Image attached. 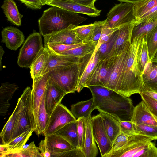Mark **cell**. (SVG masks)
Here are the masks:
<instances>
[{
    "mask_svg": "<svg viewBox=\"0 0 157 157\" xmlns=\"http://www.w3.org/2000/svg\"><path fill=\"white\" fill-rule=\"evenodd\" d=\"M31 91L30 88L27 87L18 99L15 108L17 112V120L11 141L29 129H32L33 132Z\"/></svg>",
    "mask_w": 157,
    "mask_h": 157,
    "instance_id": "obj_5",
    "label": "cell"
},
{
    "mask_svg": "<svg viewBox=\"0 0 157 157\" xmlns=\"http://www.w3.org/2000/svg\"><path fill=\"white\" fill-rule=\"evenodd\" d=\"M96 23L95 21L90 24L77 26L73 29L83 43H86L92 42Z\"/></svg>",
    "mask_w": 157,
    "mask_h": 157,
    "instance_id": "obj_36",
    "label": "cell"
},
{
    "mask_svg": "<svg viewBox=\"0 0 157 157\" xmlns=\"http://www.w3.org/2000/svg\"><path fill=\"white\" fill-rule=\"evenodd\" d=\"M42 6L48 5L50 3L54 0H40Z\"/></svg>",
    "mask_w": 157,
    "mask_h": 157,
    "instance_id": "obj_57",
    "label": "cell"
},
{
    "mask_svg": "<svg viewBox=\"0 0 157 157\" xmlns=\"http://www.w3.org/2000/svg\"><path fill=\"white\" fill-rule=\"evenodd\" d=\"M121 2H129L132 3L134 4L143 2L147 0H117Z\"/></svg>",
    "mask_w": 157,
    "mask_h": 157,
    "instance_id": "obj_55",
    "label": "cell"
},
{
    "mask_svg": "<svg viewBox=\"0 0 157 157\" xmlns=\"http://www.w3.org/2000/svg\"><path fill=\"white\" fill-rule=\"evenodd\" d=\"M49 51V58L41 76L55 69L67 67L79 63L84 57L62 55L55 54L50 50Z\"/></svg>",
    "mask_w": 157,
    "mask_h": 157,
    "instance_id": "obj_15",
    "label": "cell"
},
{
    "mask_svg": "<svg viewBox=\"0 0 157 157\" xmlns=\"http://www.w3.org/2000/svg\"><path fill=\"white\" fill-rule=\"evenodd\" d=\"M157 25V20L136 24L132 32L131 40L139 37L144 39L148 33Z\"/></svg>",
    "mask_w": 157,
    "mask_h": 157,
    "instance_id": "obj_34",
    "label": "cell"
},
{
    "mask_svg": "<svg viewBox=\"0 0 157 157\" xmlns=\"http://www.w3.org/2000/svg\"><path fill=\"white\" fill-rule=\"evenodd\" d=\"M121 131L125 135L130 136L136 134L134 124L132 121H119Z\"/></svg>",
    "mask_w": 157,
    "mask_h": 157,
    "instance_id": "obj_48",
    "label": "cell"
},
{
    "mask_svg": "<svg viewBox=\"0 0 157 157\" xmlns=\"http://www.w3.org/2000/svg\"><path fill=\"white\" fill-rule=\"evenodd\" d=\"M76 27L71 24L65 29L45 36L44 39V45L50 43L72 45L83 43L73 29Z\"/></svg>",
    "mask_w": 157,
    "mask_h": 157,
    "instance_id": "obj_14",
    "label": "cell"
},
{
    "mask_svg": "<svg viewBox=\"0 0 157 157\" xmlns=\"http://www.w3.org/2000/svg\"><path fill=\"white\" fill-rule=\"evenodd\" d=\"M151 60L154 61H157V50Z\"/></svg>",
    "mask_w": 157,
    "mask_h": 157,
    "instance_id": "obj_58",
    "label": "cell"
},
{
    "mask_svg": "<svg viewBox=\"0 0 157 157\" xmlns=\"http://www.w3.org/2000/svg\"><path fill=\"white\" fill-rule=\"evenodd\" d=\"M91 114L83 117L86 128L85 144L83 152L85 157H96L98 152L93 134Z\"/></svg>",
    "mask_w": 157,
    "mask_h": 157,
    "instance_id": "obj_22",
    "label": "cell"
},
{
    "mask_svg": "<svg viewBox=\"0 0 157 157\" xmlns=\"http://www.w3.org/2000/svg\"><path fill=\"white\" fill-rule=\"evenodd\" d=\"M49 55V50L44 47H42L29 68L33 81L37 80L41 76Z\"/></svg>",
    "mask_w": 157,
    "mask_h": 157,
    "instance_id": "obj_23",
    "label": "cell"
},
{
    "mask_svg": "<svg viewBox=\"0 0 157 157\" xmlns=\"http://www.w3.org/2000/svg\"><path fill=\"white\" fill-rule=\"evenodd\" d=\"M136 134L148 137L152 140L157 139V126L136 125L134 124Z\"/></svg>",
    "mask_w": 157,
    "mask_h": 157,
    "instance_id": "obj_39",
    "label": "cell"
},
{
    "mask_svg": "<svg viewBox=\"0 0 157 157\" xmlns=\"http://www.w3.org/2000/svg\"><path fill=\"white\" fill-rule=\"evenodd\" d=\"M71 1L84 6L95 8L94 3L96 0H67Z\"/></svg>",
    "mask_w": 157,
    "mask_h": 157,
    "instance_id": "obj_52",
    "label": "cell"
},
{
    "mask_svg": "<svg viewBox=\"0 0 157 157\" xmlns=\"http://www.w3.org/2000/svg\"><path fill=\"white\" fill-rule=\"evenodd\" d=\"M157 20V6L146 13L136 21V24Z\"/></svg>",
    "mask_w": 157,
    "mask_h": 157,
    "instance_id": "obj_49",
    "label": "cell"
},
{
    "mask_svg": "<svg viewBox=\"0 0 157 157\" xmlns=\"http://www.w3.org/2000/svg\"><path fill=\"white\" fill-rule=\"evenodd\" d=\"M85 43H82L75 44H65L58 43H50L44 45L52 52L56 54H59L70 49L83 45Z\"/></svg>",
    "mask_w": 157,
    "mask_h": 157,
    "instance_id": "obj_41",
    "label": "cell"
},
{
    "mask_svg": "<svg viewBox=\"0 0 157 157\" xmlns=\"http://www.w3.org/2000/svg\"><path fill=\"white\" fill-rule=\"evenodd\" d=\"M91 122L95 140L99 149L101 156L104 157L110 152L112 143L107 133L100 113L92 117Z\"/></svg>",
    "mask_w": 157,
    "mask_h": 157,
    "instance_id": "obj_11",
    "label": "cell"
},
{
    "mask_svg": "<svg viewBox=\"0 0 157 157\" xmlns=\"http://www.w3.org/2000/svg\"><path fill=\"white\" fill-rule=\"evenodd\" d=\"M98 48L96 46L80 78L76 90V91L78 93L84 88L86 87L88 79L100 60L97 51Z\"/></svg>",
    "mask_w": 157,
    "mask_h": 157,
    "instance_id": "obj_28",
    "label": "cell"
},
{
    "mask_svg": "<svg viewBox=\"0 0 157 157\" xmlns=\"http://www.w3.org/2000/svg\"><path fill=\"white\" fill-rule=\"evenodd\" d=\"M119 29L114 32L109 40L102 44L98 49L100 60L105 59L109 54L117 39Z\"/></svg>",
    "mask_w": 157,
    "mask_h": 157,
    "instance_id": "obj_37",
    "label": "cell"
},
{
    "mask_svg": "<svg viewBox=\"0 0 157 157\" xmlns=\"http://www.w3.org/2000/svg\"><path fill=\"white\" fill-rule=\"evenodd\" d=\"M45 94L43 98L39 108L36 127L34 131L36 134L38 136H39L41 135L44 134L49 117L45 107Z\"/></svg>",
    "mask_w": 157,
    "mask_h": 157,
    "instance_id": "obj_32",
    "label": "cell"
},
{
    "mask_svg": "<svg viewBox=\"0 0 157 157\" xmlns=\"http://www.w3.org/2000/svg\"><path fill=\"white\" fill-rule=\"evenodd\" d=\"M87 18L58 7L52 6L44 10L38 21L40 33L44 37L65 29L70 25L76 26Z\"/></svg>",
    "mask_w": 157,
    "mask_h": 157,
    "instance_id": "obj_3",
    "label": "cell"
},
{
    "mask_svg": "<svg viewBox=\"0 0 157 157\" xmlns=\"http://www.w3.org/2000/svg\"><path fill=\"white\" fill-rule=\"evenodd\" d=\"M96 22L92 42H94L98 44L101 37L102 29L106 22V19L102 21H96Z\"/></svg>",
    "mask_w": 157,
    "mask_h": 157,
    "instance_id": "obj_50",
    "label": "cell"
},
{
    "mask_svg": "<svg viewBox=\"0 0 157 157\" xmlns=\"http://www.w3.org/2000/svg\"><path fill=\"white\" fill-rule=\"evenodd\" d=\"M136 21L124 25L119 28L117 37L107 59L117 55L125 45L131 39L132 29Z\"/></svg>",
    "mask_w": 157,
    "mask_h": 157,
    "instance_id": "obj_21",
    "label": "cell"
},
{
    "mask_svg": "<svg viewBox=\"0 0 157 157\" xmlns=\"http://www.w3.org/2000/svg\"><path fill=\"white\" fill-rule=\"evenodd\" d=\"M144 40L147 44L149 56L151 60L157 50V25L148 33Z\"/></svg>",
    "mask_w": 157,
    "mask_h": 157,
    "instance_id": "obj_38",
    "label": "cell"
},
{
    "mask_svg": "<svg viewBox=\"0 0 157 157\" xmlns=\"http://www.w3.org/2000/svg\"><path fill=\"white\" fill-rule=\"evenodd\" d=\"M1 8L8 21L18 26L21 25V19L23 16L19 12L13 0H4Z\"/></svg>",
    "mask_w": 157,
    "mask_h": 157,
    "instance_id": "obj_27",
    "label": "cell"
},
{
    "mask_svg": "<svg viewBox=\"0 0 157 157\" xmlns=\"http://www.w3.org/2000/svg\"><path fill=\"white\" fill-rule=\"evenodd\" d=\"M78 122V119L70 122L54 133L65 139L74 148H78L77 133Z\"/></svg>",
    "mask_w": 157,
    "mask_h": 157,
    "instance_id": "obj_25",
    "label": "cell"
},
{
    "mask_svg": "<svg viewBox=\"0 0 157 157\" xmlns=\"http://www.w3.org/2000/svg\"><path fill=\"white\" fill-rule=\"evenodd\" d=\"M25 4L28 7L32 9H41L42 6L40 0H18Z\"/></svg>",
    "mask_w": 157,
    "mask_h": 157,
    "instance_id": "obj_51",
    "label": "cell"
},
{
    "mask_svg": "<svg viewBox=\"0 0 157 157\" xmlns=\"http://www.w3.org/2000/svg\"><path fill=\"white\" fill-rule=\"evenodd\" d=\"M18 88L15 83H2L0 87V114L5 116L10 106L9 102Z\"/></svg>",
    "mask_w": 157,
    "mask_h": 157,
    "instance_id": "obj_24",
    "label": "cell"
},
{
    "mask_svg": "<svg viewBox=\"0 0 157 157\" xmlns=\"http://www.w3.org/2000/svg\"><path fill=\"white\" fill-rule=\"evenodd\" d=\"M108 136L113 143L121 133L119 121L113 116L108 113L100 112Z\"/></svg>",
    "mask_w": 157,
    "mask_h": 157,
    "instance_id": "obj_26",
    "label": "cell"
},
{
    "mask_svg": "<svg viewBox=\"0 0 157 157\" xmlns=\"http://www.w3.org/2000/svg\"><path fill=\"white\" fill-rule=\"evenodd\" d=\"M152 140L146 136L134 134L128 136L127 144L122 147L108 153L104 157H133L136 153L148 146Z\"/></svg>",
    "mask_w": 157,
    "mask_h": 157,
    "instance_id": "obj_9",
    "label": "cell"
},
{
    "mask_svg": "<svg viewBox=\"0 0 157 157\" xmlns=\"http://www.w3.org/2000/svg\"><path fill=\"white\" fill-rule=\"evenodd\" d=\"M144 87L146 89L157 92V75L155 78L146 86Z\"/></svg>",
    "mask_w": 157,
    "mask_h": 157,
    "instance_id": "obj_53",
    "label": "cell"
},
{
    "mask_svg": "<svg viewBox=\"0 0 157 157\" xmlns=\"http://www.w3.org/2000/svg\"><path fill=\"white\" fill-rule=\"evenodd\" d=\"M141 93L145 94L157 101V92L143 87Z\"/></svg>",
    "mask_w": 157,
    "mask_h": 157,
    "instance_id": "obj_54",
    "label": "cell"
},
{
    "mask_svg": "<svg viewBox=\"0 0 157 157\" xmlns=\"http://www.w3.org/2000/svg\"><path fill=\"white\" fill-rule=\"evenodd\" d=\"M95 109L93 98L73 104L71 107V111L76 119L87 117Z\"/></svg>",
    "mask_w": 157,
    "mask_h": 157,
    "instance_id": "obj_29",
    "label": "cell"
},
{
    "mask_svg": "<svg viewBox=\"0 0 157 157\" xmlns=\"http://www.w3.org/2000/svg\"><path fill=\"white\" fill-rule=\"evenodd\" d=\"M38 148L36 146L33 141L29 144L25 145L19 151L15 153H9L4 157H41Z\"/></svg>",
    "mask_w": 157,
    "mask_h": 157,
    "instance_id": "obj_35",
    "label": "cell"
},
{
    "mask_svg": "<svg viewBox=\"0 0 157 157\" xmlns=\"http://www.w3.org/2000/svg\"><path fill=\"white\" fill-rule=\"evenodd\" d=\"M45 137L44 140L45 150L50 153V157L75 148L65 139L55 133Z\"/></svg>",
    "mask_w": 157,
    "mask_h": 157,
    "instance_id": "obj_19",
    "label": "cell"
},
{
    "mask_svg": "<svg viewBox=\"0 0 157 157\" xmlns=\"http://www.w3.org/2000/svg\"><path fill=\"white\" fill-rule=\"evenodd\" d=\"M33 132L32 129H29L8 143L5 144H1L7 150V152L6 155L9 153H15L20 151L23 146L25 145L32 135Z\"/></svg>",
    "mask_w": 157,
    "mask_h": 157,
    "instance_id": "obj_30",
    "label": "cell"
},
{
    "mask_svg": "<svg viewBox=\"0 0 157 157\" xmlns=\"http://www.w3.org/2000/svg\"><path fill=\"white\" fill-rule=\"evenodd\" d=\"M134 4L137 20L146 13L157 6V0H147Z\"/></svg>",
    "mask_w": 157,
    "mask_h": 157,
    "instance_id": "obj_40",
    "label": "cell"
},
{
    "mask_svg": "<svg viewBox=\"0 0 157 157\" xmlns=\"http://www.w3.org/2000/svg\"><path fill=\"white\" fill-rule=\"evenodd\" d=\"M76 120L71 111L60 103L49 116L43 135L45 136L54 134L67 124Z\"/></svg>",
    "mask_w": 157,
    "mask_h": 157,
    "instance_id": "obj_8",
    "label": "cell"
},
{
    "mask_svg": "<svg viewBox=\"0 0 157 157\" xmlns=\"http://www.w3.org/2000/svg\"><path fill=\"white\" fill-rule=\"evenodd\" d=\"M143 38H134L131 40L127 57L122 71L119 94L129 97L135 94H140L143 89L139 62Z\"/></svg>",
    "mask_w": 157,
    "mask_h": 157,
    "instance_id": "obj_2",
    "label": "cell"
},
{
    "mask_svg": "<svg viewBox=\"0 0 157 157\" xmlns=\"http://www.w3.org/2000/svg\"><path fill=\"white\" fill-rule=\"evenodd\" d=\"M106 24L111 29L119 28L136 21L135 4L129 2L116 4L108 13Z\"/></svg>",
    "mask_w": 157,
    "mask_h": 157,
    "instance_id": "obj_6",
    "label": "cell"
},
{
    "mask_svg": "<svg viewBox=\"0 0 157 157\" xmlns=\"http://www.w3.org/2000/svg\"><path fill=\"white\" fill-rule=\"evenodd\" d=\"M128 137L121 132L113 143L111 149L109 153L117 151L124 146L128 142Z\"/></svg>",
    "mask_w": 157,
    "mask_h": 157,
    "instance_id": "obj_47",
    "label": "cell"
},
{
    "mask_svg": "<svg viewBox=\"0 0 157 157\" xmlns=\"http://www.w3.org/2000/svg\"><path fill=\"white\" fill-rule=\"evenodd\" d=\"M131 121L136 125L157 126V119L143 100L134 107Z\"/></svg>",
    "mask_w": 157,
    "mask_h": 157,
    "instance_id": "obj_18",
    "label": "cell"
},
{
    "mask_svg": "<svg viewBox=\"0 0 157 157\" xmlns=\"http://www.w3.org/2000/svg\"><path fill=\"white\" fill-rule=\"evenodd\" d=\"M67 94L65 92L51 82L48 78L46 91L45 105L49 116Z\"/></svg>",
    "mask_w": 157,
    "mask_h": 157,
    "instance_id": "obj_16",
    "label": "cell"
},
{
    "mask_svg": "<svg viewBox=\"0 0 157 157\" xmlns=\"http://www.w3.org/2000/svg\"><path fill=\"white\" fill-rule=\"evenodd\" d=\"M119 29V28H110L107 25L106 22L102 29L101 37L97 46L99 48L102 44L109 40L114 32Z\"/></svg>",
    "mask_w": 157,
    "mask_h": 157,
    "instance_id": "obj_46",
    "label": "cell"
},
{
    "mask_svg": "<svg viewBox=\"0 0 157 157\" xmlns=\"http://www.w3.org/2000/svg\"><path fill=\"white\" fill-rule=\"evenodd\" d=\"M56 6L75 13H81L95 17L100 15L101 10L93 8L84 6L67 0H54L47 5Z\"/></svg>",
    "mask_w": 157,
    "mask_h": 157,
    "instance_id": "obj_17",
    "label": "cell"
},
{
    "mask_svg": "<svg viewBox=\"0 0 157 157\" xmlns=\"http://www.w3.org/2000/svg\"><path fill=\"white\" fill-rule=\"evenodd\" d=\"M140 94L147 108L157 119V101L143 93Z\"/></svg>",
    "mask_w": 157,
    "mask_h": 157,
    "instance_id": "obj_45",
    "label": "cell"
},
{
    "mask_svg": "<svg viewBox=\"0 0 157 157\" xmlns=\"http://www.w3.org/2000/svg\"><path fill=\"white\" fill-rule=\"evenodd\" d=\"M93 53L86 56L79 63L56 69L47 73L49 80L67 94L74 93Z\"/></svg>",
    "mask_w": 157,
    "mask_h": 157,
    "instance_id": "obj_4",
    "label": "cell"
},
{
    "mask_svg": "<svg viewBox=\"0 0 157 157\" xmlns=\"http://www.w3.org/2000/svg\"><path fill=\"white\" fill-rule=\"evenodd\" d=\"M116 57L100 60L88 79L86 87L96 86L104 87L109 77Z\"/></svg>",
    "mask_w": 157,
    "mask_h": 157,
    "instance_id": "obj_12",
    "label": "cell"
},
{
    "mask_svg": "<svg viewBox=\"0 0 157 157\" xmlns=\"http://www.w3.org/2000/svg\"><path fill=\"white\" fill-rule=\"evenodd\" d=\"M5 53V51L2 46H0V70H1L2 67V60L3 56Z\"/></svg>",
    "mask_w": 157,
    "mask_h": 157,
    "instance_id": "obj_56",
    "label": "cell"
},
{
    "mask_svg": "<svg viewBox=\"0 0 157 157\" xmlns=\"http://www.w3.org/2000/svg\"><path fill=\"white\" fill-rule=\"evenodd\" d=\"M131 43V39L128 41L124 47L115 56L114 65L109 77L104 87L119 93L121 74Z\"/></svg>",
    "mask_w": 157,
    "mask_h": 157,
    "instance_id": "obj_10",
    "label": "cell"
},
{
    "mask_svg": "<svg viewBox=\"0 0 157 157\" xmlns=\"http://www.w3.org/2000/svg\"><path fill=\"white\" fill-rule=\"evenodd\" d=\"M88 88L91 93L95 109L119 121H131L135 107L129 97L103 86H93Z\"/></svg>",
    "mask_w": 157,
    "mask_h": 157,
    "instance_id": "obj_1",
    "label": "cell"
},
{
    "mask_svg": "<svg viewBox=\"0 0 157 157\" xmlns=\"http://www.w3.org/2000/svg\"><path fill=\"white\" fill-rule=\"evenodd\" d=\"M1 42L11 50H16L23 43L25 37L22 32L18 29L9 26L5 27L1 32Z\"/></svg>",
    "mask_w": 157,
    "mask_h": 157,
    "instance_id": "obj_20",
    "label": "cell"
},
{
    "mask_svg": "<svg viewBox=\"0 0 157 157\" xmlns=\"http://www.w3.org/2000/svg\"><path fill=\"white\" fill-rule=\"evenodd\" d=\"M78 120L77 133L78 140V148L83 150L84 147L86 134V128L83 118L77 119Z\"/></svg>",
    "mask_w": 157,
    "mask_h": 157,
    "instance_id": "obj_42",
    "label": "cell"
},
{
    "mask_svg": "<svg viewBox=\"0 0 157 157\" xmlns=\"http://www.w3.org/2000/svg\"><path fill=\"white\" fill-rule=\"evenodd\" d=\"M97 43L91 42L85 43L83 45L70 49L59 54L72 56L79 57H83L93 52L95 50Z\"/></svg>",
    "mask_w": 157,
    "mask_h": 157,
    "instance_id": "obj_31",
    "label": "cell"
},
{
    "mask_svg": "<svg viewBox=\"0 0 157 157\" xmlns=\"http://www.w3.org/2000/svg\"><path fill=\"white\" fill-rule=\"evenodd\" d=\"M17 118V112L15 108L0 133L2 144H6L11 141Z\"/></svg>",
    "mask_w": 157,
    "mask_h": 157,
    "instance_id": "obj_33",
    "label": "cell"
},
{
    "mask_svg": "<svg viewBox=\"0 0 157 157\" xmlns=\"http://www.w3.org/2000/svg\"><path fill=\"white\" fill-rule=\"evenodd\" d=\"M133 157H157V148L151 142L148 146L136 153Z\"/></svg>",
    "mask_w": 157,
    "mask_h": 157,
    "instance_id": "obj_44",
    "label": "cell"
},
{
    "mask_svg": "<svg viewBox=\"0 0 157 157\" xmlns=\"http://www.w3.org/2000/svg\"><path fill=\"white\" fill-rule=\"evenodd\" d=\"M150 60L149 56L147 44L143 38L139 62L140 70L142 75L145 67Z\"/></svg>",
    "mask_w": 157,
    "mask_h": 157,
    "instance_id": "obj_43",
    "label": "cell"
},
{
    "mask_svg": "<svg viewBox=\"0 0 157 157\" xmlns=\"http://www.w3.org/2000/svg\"><path fill=\"white\" fill-rule=\"evenodd\" d=\"M40 33L34 32L30 35L20 49L17 61L22 68H30L33 62L43 47L42 38Z\"/></svg>",
    "mask_w": 157,
    "mask_h": 157,
    "instance_id": "obj_7",
    "label": "cell"
},
{
    "mask_svg": "<svg viewBox=\"0 0 157 157\" xmlns=\"http://www.w3.org/2000/svg\"><path fill=\"white\" fill-rule=\"evenodd\" d=\"M48 73L33 81L31 91V104L34 122V131L36 125L39 108L43 98L46 92L48 80Z\"/></svg>",
    "mask_w": 157,
    "mask_h": 157,
    "instance_id": "obj_13",
    "label": "cell"
}]
</instances>
